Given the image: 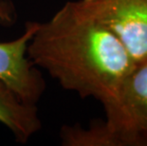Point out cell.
Masks as SVG:
<instances>
[{
    "label": "cell",
    "instance_id": "6da1fadb",
    "mask_svg": "<svg viewBox=\"0 0 147 146\" xmlns=\"http://www.w3.org/2000/svg\"><path fill=\"white\" fill-rule=\"evenodd\" d=\"M27 55L65 90L94 98L104 108L116 100L137 65L121 40L82 5L68 1L39 23Z\"/></svg>",
    "mask_w": 147,
    "mask_h": 146
},
{
    "label": "cell",
    "instance_id": "7a4b0ae2",
    "mask_svg": "<svg viewBox=\"0 0 147 146\" xmlns=\"http://www.w3.org/2000/svg\"><path fill=\"white\" fill-rule=\"evenodd\" d=\"M113 32L136 65L147 61V0H80Z\"/></svg>",
    "mask_w": 147,
    "mask_h": 146
},
{
    "label": "cell",
    "instance_id": "3957f363",
    "mask_svg": "<svg viewBox=\"0 0 147 146\" xmlns=\"http://www.w3.org/2000/svg\"><path fill=\"white\" fill-rule=\"evenodd\" d=\"M104 109L107 146H125L130 133L147 131V62L137 65Z\"/></svg>",
    "mask_w": 147,
    "mask_h": 146
},
{
    "label": "cell",
    "instance_id": "277c9868",
    "mask_svg": "<svg viewBox=\"0 0 147 146\" xmlns=\"http://www.w3.org/2000/svg\"><path fill=\"white\" fill-rule=\"evenodd\" d=\"M37 26L38 22L28 21L18 38L0 42V79L29 104H37L46 90L41 72L27 55L28 45Z\"/></svg>",
    "mask_w": 147,
    "mask_h": 146
},
{
    "label": "cell",
    "instance_id": "5b68a950",
    "mask_svg": "<svg viewBox=\"0 0 147 146\" xmlns=\"http://www.w3.org/2000/svg\"><path fill=\"white\" fill-rule=\"evenodd\" d=\"M0 122L10 130L16 141L20 143L28 142L42 127L37 105L23 102L1 79Z\"/></svg>",
    "mask_w": 147,
    "mask_h": 146
},
{
    "label": "cell",
    "instance_id": "8992f818",
    "mask_svg": "<svg viewBox=\"0 0 147 146\" xmlns=\"http://www.w3.org/2000/svg\"><path fill=\"white\" fill-rule=\"evenodd\" d=\"M13 22V17L11 11L9 10V6L0 4V25L9 26Z\"/></svg>",
    "mask_w": 147,
    "mask_h": 146
},
{
    "label": "cell",
    "instance_id": "52a82bcc",
    "mask_svg": "<svg viewBox=\"0 0 147 146\" xmlns=\"http://www.w3.org/2000/svg\"><path fill=\"white\" fill-rule=\"evenodd\" d=\"M146 62H147V61H146Z\"/></svg>",
    "mask_w": 147,
    "mask_h": 146
}]
</instances>
